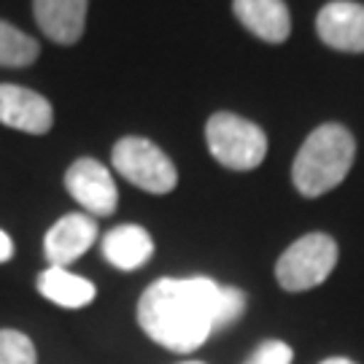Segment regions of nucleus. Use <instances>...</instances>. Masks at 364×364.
<instances>
[{
	"label": "nucleus",
	"instance_id": "obj_1",
	"mask_svg": "<svg viewBox=\"0 0 364 364\" xmlns=\"http://www.w3.org/2000/svg\"><path fill=\"white\" fill-rule=\"evenodd\" d=\"M219 289L205 275L159 278L138 299V324L168 351H197L213 332Z\"/></svg>",
	"mask_w": 364,
	"mask_h": 364
},
{
	"label": "nucleus",
	"instance_id": "obj_2",
	"mask_svg": "<svg viewBox=\"0 0 364 364\" xmlns=\"http://www.w3.org/2000/svg\"><path fill=\"white\" fill-rule=\"evenodd\" d=\"M356 156V141L348 127L326 122L305 138L299 146L291 181L302 197H321L346 181Z\"/></svg>",
	"mask_w": 364,
	"mask_h": 364
},
{
	"label": "nucleus",
	"instance_id": "obj_3",
	"mask_svg": "<svg viewBox=\"0 0 364 364\" xmlns=\"http://www.w3.org/2000/svg\"><path fill=\"white\" fill-rule=\"evenodd\" d=\"M205 141L216 162L230 170H254L267 154V135L248 119L219 111L205 124Z\"/></svg>",
	"mask_w": 364,
	"mask_h": 364
},
{
	"label": "nucleus",
	"instance_id": "obj_4",
	"mask_svg": "<svg viewBox=\"0 0 364 364\" xmlns=\"http://www.w3.org/2000/svg\"><path fill=\"white\" fill-rule=\"evenodd\" d=\"M338 264V243L326 232H308L281 254L275 278L287 291H308L321 287Z\"/></svg>",
	"mask_w": 364,
	"mask_h": 364
},
{
	"label": "nucleus",
	"instance_id": "obj_5",
	"mask_svg": "<svg viewBox=\"0 0 364 364\" xmlns=\"http://www.w3.org/2000/svg\"><path fill=\"white\" fill-rule=\"evenodd\" d=\"M111 162L124 181L151 195H168L178 183V170L173 165V159L146 138H135V135L122 138L114 146Z\"/></svg>",
	"mask_w": 364,
	"mask_h": 364
},
{
	"label": "nucleus",
	"instance_id": "obj_6",
	"mask_svg": "<svg viewBox=\"0 0 364 364\" xmlns=\"http://www.w3.org/2000/svg\"><path fill=\"white\" fill-rule=\"evenodd\" d=\"M65 189L87 210V216H111L119 205V192L111 170L90 156L76 159L68 168Z\"/></svg>",
	"mask_w": 364,
	"mask_h": 364
},
{
	"label": "nucleus",
	"instance_id": "obj_7",
	"mask_svg": "<svg viewBox=\"0 0 364 364\" xmlns=\"http://www.w3.org/2000/svg\"><path fill=\"white\" fill-rule=\"evenodd\" d=\"M0 124L30 135H43L54 124L52 103L27 87L0 84Z\"/></svg>",
	"mask_w": 364,
	"mask_h": 364
},
{
	"label": "nucleus",
	"instance_id": "obj_8",
	"mask_svg": "<svg viewBox=\"0 0 364 364\" xmlns=\"http://www.w3.org/2000/svg\"><path fill=\"white\" fill-rule=\"evenodd\" d=\"M318 38L348 54H364V6L353 0H332L316 16Z\"/></svg>",
	"mask_w": 364,
	"mask_h": 364
},
{
	"label": "nucleus",
	"instance_id": "obj_9",
	"mask_svg": "<svg viewBox=\"0 0 364 364\" xmlns=\"http://www.w3.org/2000/svg\"><path fill=\"white\" fill-rule=\"evenodd\" d=\"M97 240V224L87 213H68L43 237V254L52 267H68L81 259Z\"/></svg>",
	"mask_w": 364,
	"mask_h": 364
},
{
	"label": "nucleus",
	"instance_id": "obj_10",
	"mask_svg": "<svg viewBox=\"0 0 364 364\" xmlns=\"http://www.w3.org/2000/svg\"><path fill=\"white\" fill-rule=\"evenodd\" d=\"M90 0H33L36 22L54 43L70 46L84 36Z\"/></svg>",
	"mask_w": 364,
	"mask_h": 364
},
{
	"label": "nucleus",
	"instance_id": "obj_11",
	"mask_svg": "<svg viewBox=\"0 0 364 364\" xmlns=\"http://www.w3.org/2000/svg\"><path fill=\"white\" fill-rule=\"evenodd\" d=\"M232 11L240 25L267 43H284L291 33V14L284 0H235Z\"/></svg>",
	"mask_w": 364,
	"mask_h": 364
},
{
	"label": "nucleus",
	"instance_id": "obj_12",
	"mask_svg": "<svg viewBox=\"0 0 364 364\" xmlns=\"http://www.w3.org/2000/svg\"><path fill=\"white\" fill-rule=\"evenodd\" d=\"M151 254H154V240L138 224L114 227L103 237V257L117 270H124V273H132V270L144 267L146 262L151 259Z\"/></svg>",
	"mask_w": 364,
	"mask_h": 364
},
{
	"label": "nucleus",
	"instance_id": "obj_13",
	"mask_svg": "<svg viewBox=\"0 0 364 364\" xmlns=\"http://www.w3.org/2000/svg\"><path fill=\"white\" fill-rule=\"evenodd\" d=\"M38 291L60 308H84L95 299V284L68 267H46L38 275Z\"/></svg>",
	"mask_w": 364,
	"mask_h": 364
},
{
	"label": "nucleus",
	"instance_id": "obj_14",
	"mask_svg": "<svg viewBox=\"0 0 364 364\" xmlns=\"http://www.w3.org/2000/svg\"><path fill=\"white\" fill-rule=\"evenodd\" d=\"M38 41L0 19V68H27L38 60Z\"/></svg>",
	"mask_w": 364,
	"mask_h": 364
},
{
	"label": "nucleus",
	"instance_id": "obj_15",
	"mask_svg": "<svg viewBox=\"0 0 364 364\" xmlns=\"http://www.w3.org/2000/svg\"><path fill=\"white\" fill-rule=\"evenodd\" d=\"M0 364H38L33 340L19 329H0Z\"/></svg>",
	"mask_w": 364,
	"mask_h": 364
},
{
	"label": "nucleus",
	"instance_id": "obj_16",
	"mask_svg": "<svg viewBox=\"0 0 364 364\" xmlns=\"http://www.w3.org/2000/svg\"><path fill=\"white\" fill-rule=\"evenodd\" d=\"M246 311V294L237 287H221L216 297V316H213V329L232 326Z\"/></svg>",
	"mask_w": 364,
	"mask_h": 364
},
{
	"label": "nucleus",
	"instance_id": "obj_17",
	"mask_svg": "<svg viewBox=\"0 0 364 364\" xmlns=\"http://www.w3.org/2000/svg\"><path fill=\"white\" fill-rule=\"evenodd\" d=\"M294 351L284 340H264L243 364H291Z\"/></svg>",
	"mask_w": 364,
	"mask_h": 364
},
{
	"label": "nucleus",
	"instance_id": "obj_18",
	"mask_svg": "<svg viewBox=\"0 0 364 364\" xmlns=\"http://www.w3.org/2000/svg\"><path fill=\"white\" fill-rule=\"evenodd\" d=\"M14 257V240L9 237V232L0 230V264L9 262Z\"/></svg>",
	"mask_w": 364,
	"mask_h": 364
},
{
	"label": "nucleus",
	"instance_id": "obj_19",
	"mask_svg": "<svg viewBox=\"0 0 364 364\" xmlns=\"http://www.w3.org/2000/svg\"><path fill=\"white\" fill-rule=\"evenodd\" d=\"M321 364H356L353 359H346V356H332V359H324Z\"/></svg>",
	"mask_w": 364,
	"mask_h": 364
},
{
	"label": "nucleus",
	"instance_id": "obj_20",
	"mask_svg": "<svg viewBox=\"0 0 364 364\" xmlns=\"http://www.w3.org/2000/svg\"><path fill=\"white\" fill-rule=\"evenodd\" d=\"M181 364H205V362H181Z\"/></svg>",
	"mask_w": 364,
	"mask_h": 364
}]
</instances>
